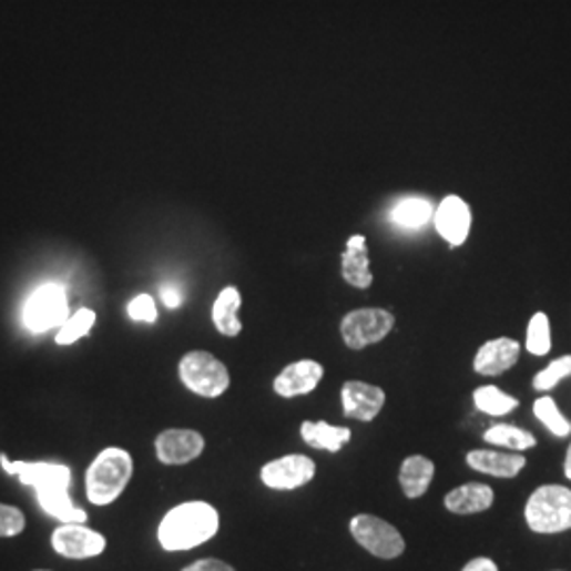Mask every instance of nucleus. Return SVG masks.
I'll use <instances>...</instances> for the list:
<instances>
[{"instance_id": "15", "label": "nucleus", "mask_w": 571, "mask_h": 571, "mask_svg": "<svg viewBox=\"0 0 571 571\" xmlns=\"http://www.w3.org/2000/svg\"><path fill=\"white\" fill-rule=\"evenodd\" d=\"M521 345L514 339L500 337L485 343L475 356V370L482 377H498L519 363Z\"/></svg>"}, {"instance_id": "7", "label": "nucleus", "mask_w": 571, "mask_h": 571, "mask_svg": "<svg viewBox=\"0 0 571 571\" xmlns=\"http://www.w3.org/2000/svg\"><path fill=\"white\" fill-rule=\"evenodd\" d=\"M394 316L388 309L363 307L349 312L341 320V337L349 349H365L373 343L384 341L394 328Z\"/></svg>"}, {"instance_id": "34", "label": "nucleus", "mask_w": 571, "mask_h": 571, "mask_svg": "<svg viewBox=\"0 0 571 571\" xmlns=\"http://www.w3.org/2000/svg\"><path fill=\"white\" fill-rule=\"evenodd\" d=\"M461 571H500L498 570V563L489 557H479V559H472L466 568Z\"/></svg>"}, {"instance_id": "1", "label": "nucleus", "mask_w": 571, "mask_h": 571, "mask_svg": "<svg viewBox=\"0 0 571 571\" xmlns=\"http://www.w3.org/2000/svg\"><path fill=\"white\" fill-rule=\"evenodd\" d=\"M221 529V514L212 503L183 502L165 512L157 527L161 549L167 552L193 550L210 542Z\"/></svg>"}, {"instance_id": "2", "label": "nucleus", "mask_w": 571, "mask_h": 571, "mask_svg": "<svg viewBox=\"0 0 571 571\" xmlns=\"http://www.w3.org/2000/svg\"><path fill=\"white\" fill-rule=\"evenodd\" d=\"M134 477V459L121 447L102 449L85 472V496L93 506H111Z\"/></svg>"}, {"instance_id": "22", "label": "nucleus", "mask_w": 571, "mask_h": 571, "mask_svg": "<svg viewBox=\"0 0 571 571\" xmlns=\"http://www.w3.org/2000/svg\"><path fill=\"white\" fill-rule=\"evenodd\" d=\"M300 436L312 449L337 453L351 440V430L341 426H330L326 421H303Z\"/></svg>"}, {"instance_id": "21", "label": "nucleus", "mask_w": 571, "mask_h": 571, "mask_svg": "<svg viewBox=\"0 0 571 571\" xmlns=\"http://www.w3.org/2000/svg\"><path fill=\"white\" fill-rule=\"evenodd\" d=\"M239 307H242V295L235 286H227L221 290V295L212 305V322L216 330L225 337H237L242 333V320H239Z\"/></svg>"}, {"instance_id": "16", "label": "nucleus", "mask_w": 571, "mask_h": 571, "mask_svg": "<svg viewBox=\"0 0 571 571\" xmlns=\"http://www.w3.org/2000/svg\"><path fill=\"white\" fill-rule=\"evenodd\" d=\"M70 485L53 482V485H39L34 487L39 506L45 510L49 517L62 521V523H85L88 512L72 502L69 493Z\"/></svg>"}, {"instance_id": "17", "label": "nucleus", "mask_w": 571, "mask_h": 571, "mask_svg": "<svg viewBox=\"0 0 571 571\" xmlns=\"http://www.w3.org/2000/svg\"><path fill=\"white\" fill-rule=\"evenodd\" d=\"M466 463L489 477L498 479H514L526 468L527 459L521 453H503L493 449H475L466 456Z\"/></svg>"}, {"instance_id": "33", "label": "nucleus", "mask_w": 571, "mask_h": 571, "mask_svg": "<svg viewBox=\"0 0 571 571\" xmlns=\"http://www.w3.org/2000/svg\"><path fill=\"white\" fill-rule=\"evenodd\" d=\"M183 571H235V568H231L221 559H200V561L186 565Z\"/></svg>"}, {"instance_id": "18", "label": "nucleus", "mask_w": 571, "mask_h": 571, "mask_svg": "<svg viewBox=\"0 0 571 571\" xmlns=\"http://www.w3.org/2000/svg\"><path fill=\"white\" fill-rule=\"evenodd\" d=\"M493 500H496V493L489 485L466 482L447 493L445 506L453 514H477L489 510L493 506Z\"/></svg>"}, {"instance_id": "9", "label": "nucleus", "mask_w": 571, "mask_h": 571, "mask_svg": "<svg viewBox=\"0 0 571 571\" xmlns=\"http://www.w3.org/2000/svg\"><path fill=\"white\" fill-rule=\"evenodd\" d=\"M316 477L314 459L300 453L277 457L274 461L265 463L261 470V480L265 487L274 491H293Z\"/></svg>"}, {"instance_id": "4", "label": "nucleus", "mask_w": 571, "mask_h": 571, "mask_svg": "<svg viewBox=\"0 0 571 571\" xmlns=\"http://www.w3.org/2000/svg\"><path fill=\"white\" fill-rule=\"evenodd\" d=\"M179 375L184 388L191 389L202 398H218L227 391L231 384L227 366L210 351L202 349L188 351L183 356L179 365Z\"/></svg>"}, {"instance_id": "14", "label": "nucleus", "mask_w": 571, "mask_h": 571, "mask_svg": "<svg viewBox=\"0 0 571 571\" xmlns=\"http://www.w3.org/2000/svg\"><path fill=\"white\" fill-rule=\"evenodd\" d=\"M324 377V366L316 360H298L284 366L274 379V389L282 398H297L318 388Z\"/></svg>"}, {"instance_id": "13", "label": "nucleus", "mask_w": 571, "mask_h": 571, "mask_svg": "<svg viewBox=\"0 0 571 571\" xmlns=\"http://www.w3.org/2000/svg\"><path fill=\"white\" fill-rule=\"evenodd\" d=\"M0 466L7 475L18 477L26 487H39V485H53L62 482L70 485V468L62 463L51 461H11L7 453H0Z\"/></svg>"}, {"instance_id": "3", "label": "nucleus", "mask_w": 571, "mask_h": 571, "mask_svg": "<svg viewBox=\"0 0 571 571\" xmlns=\"http://www.w3.org/2000/svg\"><path fill=\"white\" fill-rule=\"evenodd\" d=\"M526 521L536 533L571 529V489L561 485L538 487L526 503Z\"/></svg>"}, {"instance_id": "31", "label": "nucleus", "mask_w": 571, "mask_h": 571, "mask_svg": "<svg viewBox=\"0 0 571 571\" xmlns=\"http://www.w3.org/2000/svg\"><path fill=\"white\" fill-rule=\"evenodd\" d=\"M128 316L134 322L153 324V322H157V305L151 295H140L134 300H130Z\"/></svg>"}, {"instance_id": "8", "label": "nucleus", "mask_w": 571, "mask_h": 571, "mask_svg": "<svg viewBox=\"0 0 571 571\" xmlns=\"http://www.w3.org/2000/svg\"><path fill=\"white\" fill-rule=\"evenodd\" d=\"M51 549L64 559L83 561L100 557L106 550V538L85 523H62L51 536Z\"/></svg>"}, {"instance_id": "20", "label": "nucleus", "mask_w": 571, "mask_h": 571, "mask_svg": "<svg viewBox=\"0 0 571 571\" xmlns=\"http://www.w3.org/2000/svg\"><path fill=\"white\" fill-rule=\"evenodd\" d=\"M435 461L424 456L407 457L400 466V487L409 500L421 498L435 479Z\"/></svg>"}, {"instance_id": "12", "label": "nucleus", "mask_w": 571, "mask_h": 571, "mask_svg": "<svg viewBox=\"0 0 571 571\" xmlns=\"http://www.w3.org/2000/svg\"><path fill=\"white\" fill-rule=\"evenodd\" d=\"M343 415L358 421H373L386 405V391L365 381H347L341 389Z\"/></svg>"}, {"instance_id": "29", "label": "nucleus", "mask_w": 571, "mask_h": 571, "mask_svg": "<svg viewBox=\"0 0 571 571\" xmlns=\"http://www.w3.org/2000/svg\"><path fill=\"white\" fill-rule=\"evenodd\" d=\"M571 377V356H563L552 360L544 370H540L533 377V388L538 391H549V389L557 388L559 381Z\"/></svg>"}, {"instance_id": "19", "label": "nucleus", "mask_w": 571, "mask_h": 571, "mask_svg": "<svg viewBox=\"0 0 571 571\" xmlns=\"http://www.w3.org/2000/svg\"><path fill=\"white\" fill-rule=\"evenodd\" d=\"M343 279L354 288H368L373 284V274L368 267V248L365 235H351L341 256Z\"/></svg>"}, {"instance_id": "27", "label": "nucleus", "mask_w": 571, "mask_h": 571, "mask_svg": "<svg viewBox=\"0 0 571 571\" xmlns=\"http://www.w3.org/2000/svg\"><path fill=\"white\" fill-rule=\"evenodd\" d=\"M533 415L549 428L550 432L559 438L571 435V421L565 415L557 409L554 400L550 396H542L533 405Z\"/></svg>"}, {"instance_id": "10", "label": "nucleus", "mask_w": 571, "mask_h": 571, "mask_svg": "<svg viewBox=\"0 0 571 571\" xmlns=\"http://www.w3.org/2000/svg\"><path fill=\"white\" fill-rule=\"evenodd\" d=\"M206 440L195 430H163L155 438V453L165 466H183L204 453Z\"/></svg>"}, {"instance_id": "36", "label": "nucleus", "mask_w": 571, "mask_h": 571, "mask_svg": "<svg viewBox=\"0 0 571 571\" xmlns=\"http://www.w3.org/2000/svg\"><path fill=\"white\" fill-rule=\"evenodd\" d=\"M37 571H47V570H37Z\"/></svg>"}, {"instance_id": "28", "label": "nucleus", "mask_w": 571, "mask_h": 571, "mask_svg": "<svg viewBox=\"0 0 571 571\" xmlns=\"http://www.w3.org/2000/svg\"><path fill=\"white\" fill-rule=\"evenodd\" d=\"M550 322L547 314L538 312L527 326V351L533 356H547L550 351Z\"/></svg>"}, {"instance_id": "25", "label": "nucleus", "mask_w": 571, "mask_h": 571, "mask_svg": "<svg viewBox=\"0 0 571 571\" xmlns=\"http://www.w3.org/2000/svg\"><path fill=\"white\" fill-rule=\"evenodd\" d=\"M472 400L480 412L493 415V417H502L519 407V400L514 396H508L506 391L496 386H482V388L475 389Z\"/></svg>"}, {"instance_id": "24", "label": "nucleus", "mask_w": 571, "mask_h": 571, "mask_svg": "<svg viewBox=\"0 0 571 571\" xmlns=\"http://www.w3.org/2000/svg\"><path fill=\"white\" fill-rule=\"evenodd\" d=\"M482 438H485V442H489L493 447H502L510 451H527V449L536 447V436L517 428V426H510V424L491 426Z\"/></svg>"}, {"instance_id": "30", "label": "nucleus", "mask_w": 571, "mask_h": 571, "mask_svg": "<svg viewBox=\"0 0 571 571\" xmlns=\"http://www.w3.org/2000/svg\"><path fill=\"white\" fill-rule=\"evenodd\" d=\"M26 529L22 510L9 503H0V538H16Z\"/></svg>"}, {"instance_id": "35", "label": "nucleus", "mask_w": 571, "mask_h": 571, "mask_svg": "<svg viewBox=\"0 0 571 571\" xmlns=\"http://www.w3.org/2000/svg\"><path fill=\"white\" fill-rule=\"evenodd\" d=\"M565 477L571 480V445L568 449V456H565Z\"/></svg>"}, {"instance_id": "26", "label": "nucleus", "mask_w": 571, "mask_h": 571, "mask_svg": "<svg viewBox=\"0 0 571 571\" xmlns=\"http://www.w3.org/2000/svg\"><path fill=\"white\" fill-rule=\"evenodd\" d=\"M93 324H95V314L88 307H81L79 312H74L69 320L64 322L55 335L58 345H72V343L88 337L92 333Z\"/></svg>"}, {"instance_id": "23", "label": "nucleus", "mask_w": 571, "mask_h": 571, "mask_svg": "<svg viewBox=\"0 0 571 571\" xmlns=\"http://www.w3.org/2000/svg\"><path fill=\"white\" fill-rule=\"evenodd\" d=\"M432 216H435L432 202L424 197H402L389 212V221L400 228L426 227Z\"/></svg>"}, {"instance_id": "5", "label": "nucleus", "mask_w": 571, "mask_h": 571, "mask_svg": "<svg viewBox=\"0 0 571 571\" xmlns=\"http://www.w3.org/2000/svg\"><path fill=\"white\" fill-rule=\"evenodd\" d=\"M67 290L58 284H45L32 293L23 307V324L32 333H45L69 320Z\"/></svg>"}, {"instance_id": "6", "label": "nucleus", "mask_w": 571, "mask_h": 571, "mask_svg": "<svg viewBox=\"0 0 571 571\" xmlns=\"http://www.w3.org/2000/svg\"><path fill=\"white\" fill-rule=\"evenodd\" d=\"M349 531L363 549L379 559H396L407 549L402 533L396 527L389 526L388 521L373 514L354 517Z\"/></svg>"}, {"instance_id": "32", "label": "nucleus", "mask_w": 571, "mask_h": 571, "mask_svg": "<svg viewBox=\"0 0 571 571\" xmlns=\"http://www.w3.org/2000/svg\"><path fill=\"white\" fill-rule=\"evenodd\" d=\"M160 295L161 300L165 303V307H170V309H179V307L183 305V288L176 286V284H165V286H161Z\"/></svg>"}, {"instance_id": "11", "label": "nucleus", "mask_w": 571, "mask_h": 571, "mask_svg": "<svg viewBox=\"0 0 571 571\" xmlns=\"http://www.w3.org/2000/svg\"><path fill=\"white\" fill-rule=\"evenodd\" d=\"M435 227L438 235L445 242H449L453 248L461 246L470 235L472 210L461 197L449 195L440 202V206L436 207Z\"/></svg>"}]
</instances>
